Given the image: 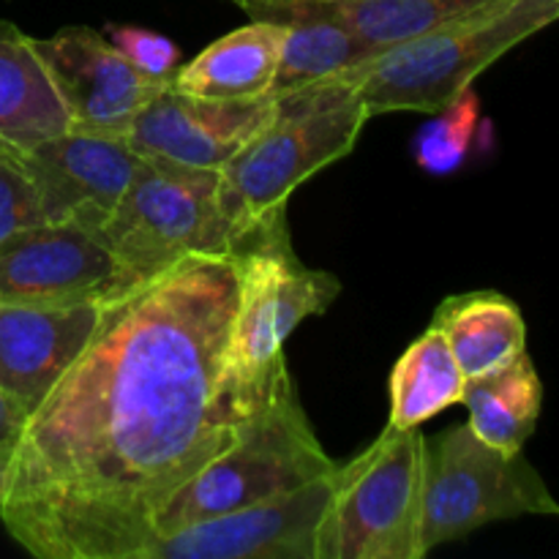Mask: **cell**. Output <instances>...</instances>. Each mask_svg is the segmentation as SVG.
Instances as JSON below:
<instances>
[{"instance_id": "cell-1", "label": "cell", "mask_w": 559, "mask_h": 559, "mask_svg": "<svg viewBox=\"0 0 559 559\" xmlns=\"http://www.w3.org/2000/svg\"><path fill=\"white\" fill-rule=\"evenodd\" d=\"M235 251L191 254L102 304L85 349L27 415L0 522L38 559H142L169 497L227 451Z\"/></svg>"}, {"instance_id": "cell-2", "label": "cell", "mask_w": 559, "mask_h": 559, "mask_svg": "<svg viewBox=\"0 0 559 559\" xmlns=\"http://www.w3.org/2000/svg\"><path fill=\"white\" fill-rule=\"evenodd\" d=\"M369 107L347 76L276 98V112L222 169V200L243 243L282 213L311 175L349 156L369 123Z\"/></svg>"}, {"instance_id": "cell-3", "label": "cell", "mask_w": 559, "mask_h": 559, "mask_svg": "<svg viewBox=\"0 0 559 559\" xmlns=\"http://www.w3.org/2000/svg\"><path fill=\"white\" fill-rule=\"evenodd\" d=\"M559 22V0H500L489 9L435 27L424 36L377 49L344 71L369 115L437 112L491 63Z\"/></svg>"}, {"instance_id": "cell-4", "label": "cell", "mask_w": 559, "mask_h": 559, "mask_svg": "<svg viewBox=\"0 0 559 559\" xmlns=\"http://www.w3.org/2000/svg\"><path fill=\"white\" fill-rule=\"evenodd\" d=\"M235 273L238 300L229 325L227 371L240 396L262 407L287 371L284 342L289 333L331 309L342 282L298 260L284 211L273 213L235 246Z\"/></svg>"}, {"instance_id": "cell-5", "label": "cell", "mask_w": 559, "mask_h": 559, "mask_svg": "<svg viewBox=\"0 0 559 559\" xmlns=\"http://www.w3.org/2000/svg\"><path fill=\"white\" fill-rule=\"evenodd\" d=\"M331 469L336 462L322 448L287 369L271 399L243 420L238 440L169 497L156 519L153 544L202 519L287 495Z\"/></svg>"}, {"instance_id": "cell-6", "label": "cell", "mask_w": 559, "mask_h": 559, "mask_svg": "<svg viewBox=\"0 0 559 559\" xmlns=\"http://www.w3.org/2000/svg\"><path fill=\"white\" fill-rule=\"evenodd\" d=\"M420 426L385 424L353 462L333 469L331 500L317 527V559H420L424 527Z\"/></svg>"}, {"instance_id": "cell-7", "label": "cell", "mask_w": 559, "mask_h": 559, "mask_svg": "<svg viewBox=\"0 0 559 559\" xmlns=\"http://www.w3.org/2000/svg\"><path fill=\"white\" fill-rule=\"evenodd\" d=\"M98 238L115 254L129 287L191 254H227L238 246L222 200V173L147 162Z\"/></svg>"}, {"instance_id": "cell-8", "label": "cell", "mask_w": 559, "mask_h": 559, "mask_svg": "<svg viewBox=\"0 0 559 559\" xmlns=\"http://www.w3.org/2000/svg\"><path fill=\"white\" fill-rule=\"evenodd\" d=\"M522 516H559V502L524 451H497L467 424L426 437L420 527L426 555L486 524Z\"/></svg>"}, {"instance_id": "cell-9", "label": "cell", "mask_w": 559, "mask_h": 559, "mask_svg": "<svg viewBox=\"0 0 559 559\" xmlns=\"http://www.w3.org/2000/svg\"><path fill=\"white\" fill-rule=\"evenodd\" d=\"M331 473L254 506L202 519L158 538L142 559H317Z\"/></svg>"}, {"instance_id": "cell-10", "label": "cell", "mask_w": 559, "mask_h": 559, "mask_svg": "<svg viewBox=\"0 0 559 559\" xmlns=\"http://www.w3.org/2000/svg\"><path fill=\"white\" fill-rule=\"evenodd\" d=\"M123 289L112 251L76 224H38L0 243V304H102Z\"/></svg>"}, {"instance_id": "cell-11", "label": "cell", "mask_w": 559, "mask_h": 559, "mask_svg": "<svg viewBox=\"0 0 559 559\" xmlns=\"http://www.w3.org/2000/svg\"><path fill=\"white\" fill-rule=\"evenodd\" d=\"M20 162L36 186L44 224H76L93 235L109 222L145 164L123 136L74 129L38 142Z\"/></svg>"}, {"instance_id": "cell-12", "label": "cell", "mask_w": 559, "mask_h": 559, "mask_svg": "<svg viewBox=\"0 0 559 559\" xmlns=\"http://www.w3.org/2000/svg\"><path fill=\"white\" fill-rule=\"evenodd\" d=\"M33 44L74 131L126 140L136 115L164 87L147 82L115 44L93 27H63L49 38H33Z\"/></svg>"}, {"instance_id": "cell-13", "label": "cell", "mask_w": 559, "mask_h": 559, "mask_svg": "<svg viewBox=\"0 0 559 559\" xmlns=\"http://www.w3.org/2000/svg\"><path fill=\"white\" fill-rule=\"evenodd\" d=\"M273 112L276 98L211 102L164 85L136 115L126 142L147 164L222 173Z\"/></svg>"}, {"instance_id": "cell-14", "label": "cell", "mask_w": 559, "mask_h": 559, "mask_svg": "<svg viewBox=\"0 0 559 559\" xmlns=\"http://www.w3.org/2000/svg\"><path fill=\"white\" fill-rule=\"evenodd\" d=\"M102 304H0V388L22 413L31 415L85 349Z\"/></svg>"}, {"instance_id": "cell-15", "label": "cell", "mask_w": 559, "mask_h": 559, "mask_svg": "<svg viewBox=\"0 0 559 559\" xmlns=\"http://www.w3.org/2000/svg\"><path fill=\"white\" fill-rule=\"evenodd\" d=\"M284 33V22L251 20L180 66L169 85L186 96L211 102L273 98Z\"/></svg>"}, {"instance_id": "cell-16", "label": "cell", "mask_w": 559, "mask_h": 559, "mask_svg": "<svg viewBox=\"0 0 559 559\" xmlns=\"http://www.w3.org/2000/svg\"><path fill=\"white\" fill-rule=\"evenodd\" d=\"M71 129L33 36L0 20V153L25 156Z\"/></svg>"}, {"instance_id": "cell-17", "label": "cell", "mask_w": 559, "mask_h": 559, "mask_svg": "<svg viewBox=\"0 0 559 559\" xmlns=\"http://www.w3.org/2000/svg\"><path fill=\"white\" fill-rule=\"evenodd\" d=\"M431 325L445 336L467 382L495 374L527 353V322L522 309L495 289L451 295L435 311Z\"/></svg>"}, {"instance_id": "cell-18", "label": "cell", "mask_w": 559, "mask_h": 559, "mask_svg": "<svg viewBox=\"0 0 559 559\" xmlns=\"http://www.w3.org/2000/svg\"><path fill=\"white\" fill-rule=\"evenodd\" d=\"M495 3L500 0H276L257 5L249 14L251 20L273 22L295 11L333 16L347 25L371 52H377Z\"/></svg>"}, {"instance_id": "cell-19", "label": "cell", "mask_w": 559, "mask_h": 559, "mask_svg": "<svg viewBox=\"0 0 559 559\" xmlns=\"http://www.w3.org/2000/svg\"><path fill=\"white\" fill-rule=\"evenodd\" d=\"M462 404L475 437L502 453H522L544 409V382L530 353H522L495 374L469 380Z\"/></svg>"}, {"instance_id": "cell-20", "label": "cell", "mask_w": 559, "mask_h": 559, "mask_svg": "<svg viewBox=\"0 0 559 559\" xmlns=\"http://www.w3.org/2000/svg\"><path fill=\"white\" fill-rule=\"evenodd\" d=\"M391 415L388 424L399 429H415L462 404L467 377L459 369L445 336L429 325L402 353L391 371Z\"/></svg>"}, {"instance_id": "cell-21", "label": "cell", "mask_w": 559, "mask_h": 559, "mask_svg": "<svg viewBox=\"0 0 559 559\" xmlns=\"http://www.w3.org/2000/svg\"><path fill=\"white\" fill-rule=\"evenodd\" d=\"M278 22H284L287 33H284L273 98L333 80L371 55V49L333 16L295 11Z\"/></svg>"}, {"instance_id": "cell-22", "label": "cell", "mask_w": 559, "mask_h": 559, "mask_svg": "<svg viewBox=\"0 0 559 559\" xmlns=\"http://www.w3.org/2000/svg\"><path fill=\"white\" fill-rule=\"evenodd\" d=\"M480 123V98L475 87L459 93L448 107L431 112V120L415 136V162L431 175H451L467 158Z\"/></svg>"}, {"instance_id": "cell-23", "label": "cell", "mask_w": 559, "mask_h": 559, "mask_svg": "<svg viewBox=\"0 0 559 559\" xmlns=\"http://www.w3.org/2000/svg\"><path fill=\"white\" fill-rule=\"evenodd\" d=\"M107 38L153 85H169L180 69V49L162 33L136 25H109Z\"/></svg>"}, {"instance_id": "cell-24", "label": "cell", "mask_w": 559, "mask_h": 559, "mask_svg": "<svg viewBox=\"0 0 559 559\" xmlns=\"http://www.w3.org/2000/svg\"><path fill=\"white\" fill-rule=\"evenodd\" d=\"M38 224H44V216L31 175L20 158L0 153V243Z\"/></svg>"}, {"instance_id": "cell-25", "label": "cell", "mask_w": 559, "mask_h": 559, "mask_svg": "<svg viewBox=\"0 0 559 559\" xmlns=\"http://www.w3.org/2000/svg\"><path fill=\"white\" fill-rule=\"evenodd\" d=\"M27 415L5 396V391L0 388V445H16L22 435V426H25Z\"/></svg>"}, {"instance_id": "cell-26", "label": "cell", "mask_w": 559, "mask_h": 559, "mask_svg": "<svg viewBox=\"0 0 559 559\" xmlns=\"http://www.w3.org/2000/svg\"><path fill=\"white\" fill-rule=\"evenodd\" d=\"M11 467H14V445H0V502L9 491Z\"/></svg>"}, {"instance_id": "cell-27", "label": "cell", "mask_w": 559, "mask_h": 559, "mask_svg": "<svg viewBox=\"0 0 559 559\" xmlns=\"http://www.w3.org/2000/svg\"><path fill=\"white\" fill-rule=\"evenodd\" d=\"M229 3H235V5H240V9L246 11V14H249L251 9H257V5H265V3H276V0H229Z\"/></svg>"}]
</instances>
